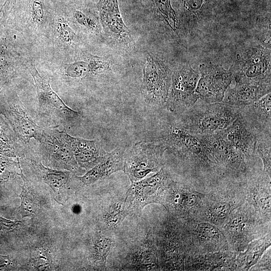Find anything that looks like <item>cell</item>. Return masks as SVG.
Segmentation results:
<instances>
[{
    "mask_svg": "<svg viewBox=\"0 0 271 271\" xmlns=\"http://www.w3.org/2000/svg\"><path fill=\"white\" fill-rule=\"evenodd\" d=\"M229 249L244 251L252 241L271 232V220L256 212L246 201L236 208L220 228Z\"/></svg>",
    "mask_w": 271,
    "mask_h": 271,
    "instance_id": "obj_1",
    "label": "cell"
},
{
    "mask_svg": "<svg viewBox=\"0 0 271 271\" xmlns=\"http://www.w3.org/2000/svg\"><path fill=\"white\" fill-rule=\"evenodd\" d=\"M156 252L159 268L184 270V261L192 253L189 234L182 219L169 215L159 232Z\"/></svg>",
    "mask_w": 271,
    "mask_h": 271,
    "instance_id": "obj_2",
    "label": "cell"
},
{
    "mask_svg": "<svg viewBox=\"0 0 271 271\" xmlns=\"http://www.w3.org/2000/svg\"><path fill=\"white\" fill-rule=\"evenodd\" d=\"M239 110L222 102L196 103L181 114L179 122L195 136L216 133L228 127L235 119Z\"/></svg>",
    "mask_w": 271,
    "mask_h": 271,
    "instance_id": "obj_3",
    "label": "cell"
},
{
    "mask_svg": "<svg viewBox=\"0 0 271 271\" xmlns=\"http://www.w3.org/2000/svg\"><path fill=\"white\" fill-rule=\"evenodd\" d=\"M197 136L203 153L214 171L228 173L237 178L253 172L251 164L219 132Z\"/></svg>",
    "mask_w": 271,
    "mask_h": 271,
    "instance_id": "obj_4",
    "label": "cell"
},
{
    "mask_svg": "<svg viewBox=\"0 0 271 271\" xmlns=\"http://www.w3.org/2000/svg\"><path fill=\"white\" fill-rule=\"evenodd\" d=\"M244 202L239 181L225 182L205 194L194 218L209 222L220 228L232 213Z\"/></svg>",
    "mask_w": 271,
    "mask_h": 271,
    "instance_id": "obj_5",
    "label": "cell"
},
{
    "mask_svg": "<svg viewBox=\"0 0 271 271\" xmlns=\"http://www.w3.org/2000/svg\"><path fill=\"white\" fill-rule=\"evenodd\" d=\"M235 84L271 82L270 47L260 42L236 55L230 69Z\"/></svg>",
    "mask_w": 271,
    "mask_h": 271,
    "instance_id": "obj_6",
    "label": "cell"
},
{
    "mask_svg": "<svg viewBox=\"0 0 271 271\" xmlns=\"http://www.w3.org/2000/svg\"><path fill=\"white\" fill-rule=\"evenodd\" d=\"M167 150L164 142L141 141L124 152L123 172L131 182L158 172L164 166Z\"/></svg>",
    "mask_w": 271,
    "mask_h": 271,
    "instance_id": "obj_7",
    "label": "cell"
},
{
    "mask_svg": "<svg viewBox=\"0 0 271 271\" xmlns=\"http://www.w3.org/2000/svg\"><path fill=\"white\" fill-rule=\"evenodd\" d=\"M223 0H177L183 35L192 38L205 32L221 12Z\"/></svg>",
    "mask_w": 271,
    "mask_h": 271,
    "instance_id": "obj_8",
    "label": "cell"
},
{
    "mask_svg": "<svg viewBox=\"0 0 271 271\" xmlns=\"http://www.w3.org/2000/svg\"><path fill=\"white\" fill-rule=\"evenodd\" d=\"M200 77L198 70L184 63L172 70L171 83L165 103L171 112L181 115L194 106L198 100L195 92Z\"/></svg>",
    "mask_w": 271,
    "mask_h": 271,
    "instance_id": "obj_9",
    "label": "cell"
},
{
    "mask_svg": "<svg viewBox=\"0 0 271 271\" xmlns=\"http://www.w3.org/2000/svg\"><path fill=\"white\" fill-rule=\"evenodd\" d=\"M171 180L163 167L152 176L131 183L124 199L129 212H139L151 203L164 206L167 189Z\"/></svg>",
    "mask_w": 271,
    "mask_h": 271,
    "instance_id": "obj_10",
    "label": "cell"
},
{
    "mask_svg": "<svg viewBox=\"0 0 271 271\" xmlns=\"http://www.w3.org/2000/svg\"><path fill=\"white\" fill-rule=\"evenodd\" d=\"M143 78L141 92L152 105L165 104L171 83L172 70L164 61L149 54L142 64Z\"/></svg>",
    "mask_w": 271,
    "mask_h": 271,
    "instance_id": "obj_11",
    "label": "cell"
},
{
    "mask_svg": "<svg viewBox=\"0 0 271 271\" xmlns=\"http://www.w3.org/2000/svg\"><path fill=\"white\" fill-rule=\"evenodd\" d=\"M28 70L34 82L39 109L42 114L64 124L79 117V112L67 106L52 89L50 78L40 73L35 64L31 63Z\"/></svg>",
    "mask_w": 271,
    "mask_h": 271,
    "instance_id": "obj_12",
    "label": "cell"
},
{
    "mask_svg": "<svg viewBox=\"0 0 271 271\" xmlns=\"http://www.w3.org/2000/svg\"><path fill=\"white\" fill-rule=\"evenodd\" d=\"M164 143L167 149L197 169L213 172L203 153L198 137L189 132L180 122L170 126Z\"/></svg>",
    "mask_w": 271,
    "mask_h": 271,
    "instance_id": "obj_13",
    "label": "cell"
},
{
    "mask_svg": "<svg viewBox=\"0 0 271 271\" xmlns=\"http://www.w3.org/2000/svg\"><path fill=\"white\" fill-rule=\"evenodd\" d=\"M198 71L200 77L195 90L198 97L196 103L222 102L226 90L232 82L229 70L219 64L202 63L199 65Z\"/></svg>",
    "mask_w": 271,
    "mask_h": 271,
    "instance_id": "obj_14",
    "label": "cell"
},
{
    "mask_svg": "<svg viewBox=\"0 0 271 271\" xmlns=\"http://www.w3.org/2000/svg\"><path fill=\"white\" fill-rule=\"evenodd\" d=\"M205 195L189 185L171 180L163 206L174 217L182 219L194 218Z\"/></svg>",
    "mask_w": 271,
    "mask_h": 271,
    "instance_id": "obj_15",
    "label": "cell"
},
{
    "mask_svg": "<svg viewBox=\"0 0 271 271\" xmlns=\"http://www.w3.org/2000/svg\"><path fill=\"white\" fill-rule=\"evenodd\" d=\"M69 136L64 129H44V137L39 144L42 153L52 164L75 172L78 170L79 166Z\"/></svg>",
    "mask_w": 271,
    "mask_h": 271,
    "instance_id": "obj_16",
    "label": "cell"
},
{
    "mask_svg": "<svg viewBox=\"0 0 271 271\" xmlns=\"http://www.w3.org/2000/svg\"><path fill=\"white\" fill-rule=\"evenodd\" d=\"M184 220L191 243V254L229 250L225 237L215 225L196 218Z\"/></svg>",
    "mask_w": 271,
    "mask_h": 271,
    "instance_id": "obj_17",
    "label": "cell"
},
{
    "mask_svg": "<svg viewBox=\"0 0 271 271\" xmlns=\"http://www.w3.org/2000/svg\"><path fill=\"white\" fill-rule=\"evenodd\" d=\"M240 180L245 201L256 212L271 220L270 177L262 170L252 172Z\"/></svg>",
    "mask_w": 271,
    "mask_h": 271,
    "instance_id": "obj_18",
    "label": "cell"
},
{
    "mask_svg": "<svg viewBox=\"0 0 271 271\" xmlns=\"http://www.w3.org/2000/svg\"><path fill=\"white\" fill-rule=\"evenodd\" d=\"M98 10L102 26L112 39L126 48H134L133 40L120 13L118 0H99Z\"/></svg>",
    "mask_w": 271,
    "mask_h": 271,
    "instance_id": "obj_19",
    "label": "cell"
},
{
    "mask_svg": "<svg viewBox=\"0 0 271 271\" xmlns=\"http://www.w3.org/2000/svg\"><path fill=\"white\" fill-rule=\"evenodd\" d=\"M232 146L240 152L252 164L256 150L257 134L239 112L233 122L219 132Z\"/></svg>",
    "mask_w": 271,
    "mask_h": 271,
    "instance_id": "obj_20",
    "label": "cell"
},
{
    "mask_svg": "<svg viewBox=\"0 0 271 271\" xmlns=\"http://www.w3.org/2000/svg\"><path fill=\"white\" fill-rule=\"evenodd\" d=\"M237 253L230 250L192 253L185 259V270H236Z\"/></svg>",
    "mask_w": 271,
    "mask_h": 271,
    "instance_id": "obj_21",
    "label": "cell"
},
{
    "mask_svg": "<svg viewBox=\"0 0 271 271\" xmlns=\"http://www.w3.org/2000/svg\"><path fill=\"white\" fill-rule=\"evenodd\" d=\"M9 114L15 131L22 143H29L31 139H35L39 143L41 141L45 128L34 121L16 94Z\"/></svg>",
    "mask_w": 271,
    "mask_h": 271,
    "instance_id": "obj_22",
    "label": "cell"
},
{
    "mask_svg": "<svg viewBox=\"0 0 271 271\" xmlns=\"http://www.w3.org/2000/svg\"><path fill=\"white\" fill-rule=\"evenodd\" d=\"M270 91L271 82L235 84L233 87H228L222 102L240 109Z\"/></svg>",
    "mask_w": 271,
    "mask_h": 271,
    "instance_id": "obj_23",
    "label": "cell"
},
{
    "mask_svg": "<svg viewBox=\"0 0 271 271\" xmlns=\"http://www.w3.org/2000/svg\"><path fill=\"white\" fill-rule=\"evenodd\" d=\"M239 111L257 135L270 133V92L240 109Z\"/></svg>",
    "mask_w": 271,
    "mask_h": 271,
    "instance_id": "obj_24",
    "label": "cell"
},
{
    "mask_svg": "<svg viewBox=\"0 0 271 271\" xmlns=\"http://www.w3.org/2000/svg\"><path fill=\"white\" fill-rule=\"evenodd\" d=\"M69 139L75 160L81 168L90 170L108 153L95 140L73 137L70 134Z\"/></svg>",
    "mask_w": 271,
    "mask_h": 271,
    "instance_id": "obj_25",
    "label": "cell"
},
{
    "mask_svg": "<svg viewBox=\"0 0 271 271\" xmlns=\"http://www.w3.org/2000/svg\"><path fill=\"white\" fill-rule=\"evenodd\" d=\"M124 151L117 148L108 153L105 158L91 168L82 177L78 178L85 185H89L96 181L106 178L119 171H123Z\"/></svg>",
    "mask_w": 271,
    "mask_h": 271,
    "instance_id": "obj_26",
    "label": "cell"
},
{
    "mask_svg": "<svg viewBox=\"0 0 271 271\" xmlns=\"http://www.w3.org/2000/svg\"><path fill=\"white\" fill-rule=\"evenodd\" d=\"M270 244L271 232L250 242L244 251L236 254V270H249L270 247Z\"/></svg>",
    "mask_w": 271,
    "mask_h": 271,
    "instance_id": "obj_27",
    "label": "cell"
},
{
    "mask_svg": "<svg viewBox=\"0 0 271 271\" xmlns=\"http://www.w3.org/2000/svg\"><path fill=\"white\" fill-rule=\"evenodd\" d=\"M156 10L165 24L175 34L183 35L180 17L172 0H153Z\"/></svg>",
    "mask_w": 271,
    "mask_h": 271,
    "instance_id": "obj_28",
    "label": "cell"
},
{
    "mask_svg": "<svg viewBox=\"0 0 271 271\" xmlns=\"http://www.w3.org/2000/svg\"><path fill=\"white\" fill-rule=\"evenodd\" d=\"M19 166L21 171L20 175L23 181L22 191L20 196L21 198V203L19 207V211L23 217L33 216L35 215L36 211V203L34 191L23 174L19 163Z\"/></svg>",
    "mask_w": 271,
    "mask_h": 271,
    "instance_id": "obj_29",
    "label": "cell"
},
{
    "mask_svg": "<svg viewBox=\"0 0 271 271\" xmlns=\"http://www.w3.org/2000/svg\"><path fill=\"white\" fill-rule=\"evenodd\" d=\"M13 55L5 39H0V91L14 71Z\"/></svg>",
    "mask_w": 271,
    "mask_h": 271,
    "instance_id": "obj_30",
    "label": "cell"
},
{
    "mask_svg": "<svg viewBox=\"0 0 271 271\" xmlns=\"http://www.w3.org/2000/svg\"><path fill=\"white\" fill-rule=\"evenodd\" d=\"M44 180L52 189H57L65 184L68 180V173L45 167L40 162L32 161Z\"/></svg>",
    "mask_w": 271,
    "mask_h": 271,
    "instance_id": "obj_31",
    "label": "cell"
},
{
    "mask_svg": "<svg viewBox=\"0 0 271 271\" xmlns=\"http://www.w3.org/2000/svg\"><path fill=\"white\" fill-rule=\"evenodd\" d=\"M128 213L129 211L124 201L114 202L107 208L103 215V219L107 226L115 228L123 220Z\"/></svg>",
    "mask_w": 271,
    "mask_h": 271,
    "instance_id": "obj_32",
    "label": "cell"
},
{
    "mask_svg": "<svg viewBox=\"0 0 271 271\" xmlns=\"http://www.w3.org/2000/svg\"><path fill=\"white\" fill-rule=\"evenodd\" d=\"M257 137L256 150L263 164V171L271 176L270 134H263Z\"/></svg>",
    "mask_w": 271,
    "mask_h": 271,
    "instance_id": "obj_33",
    "label": "cell"
},
{
    "mask_svg": "<svg viewBox=\"0 0 271 271\" xmlns=\"http://www.w3.org/2000/svg\"><path fill=\"white\" fill-rule=\"evenodd\" d=\"M93 255L97 264L103 266L106 263L107 256L113 246L112 239L104 235L97 236L94 243Z\"/></svg>",
    "mask_w": 271,
    "mask_h": 271,
    "instance_id": "obj_34",
    "label": "cell"
},
{
    "mask_svg": "<svg viewBox=\"0 0 271 271\" xmlns=\"http://www.w3.org/2000/svg\"><path fill=\"white\" fill-rule=\"evenodd\" d=\"M55 26L58 38L61 42L65 44L70 45L75 41V33L64 17H58Z\"/></svg>",
    "mask_w": 271,
    "mask_h": 271,
    "instance_id": "obj_35",
    "label": "cell"
},
{
    "mask_svg": "<svg viewBox=\"0 0 271 271\" xmlns=\"http://www.w3.org/2000/svg\"><path fill=\"white\" fill-rule=\"evenodd\" d=\"M64 73L67 77L73 79L83 78L91 76L89 64L85 61H78L66 64Z\"/></svg>",
    "mask_w": 271,
    "mask_h": 271,
    "instance_id": "obj_36",
    "label": "cell"
},
{
    "mask_svg": "<svg viewBox=\"0 0 271 271\" xmlns=\"http://www.w3.org/2000/svg\"><path fill=\"white\" fill-rule=\"evenodd\" d=\"M256 30L258 42L264 45L270 47V17L266 18H258L257 20Z\"/></svg>",
    "mask_w": 271,
    "mask_h": 271,
    "instance_id": "obj_37",
    "label": "cell"
},
{
    "mask_svg": "<svg viewBox=\"0 0 271 271\" xmlns=\"http://www.w3.org/2000/svg\"><path fill=\"white\" fill-rule=\"evenodd\" d=\"M87 57L91 76L102 74L110 69L109 62L103 58L92 54L88 55Z\"/></svg>",
    "mask_w": 271,
    "mask_h": 271,
    "instance_id": "obj_38",
    "label": "cell"
},
{
    "mask_svg": "<svg viewBox=\"0 0 271 271\" xmlns=\"http://www.w3.org/2000/svg\"><path fill=\"white\" fill-rule=\"evenodd\" d=\"M29 6L32 21L37 25L42 24L46 12L44 0H30Z\"/></svg>",
    "mask_w": 271,
    "mask_h": 271,
    "instance_id": "obj_39",
    "label": "cell"
},
{
    "mask_svg": "<svg viewBox=\"0 0 271 271\" xmlns=\"http://www.w3.org/2000/svg\"><path fill=\"white\" fill-rule=\"evenodd\" d=\"M73 15L76 21L81 26L94 33L98 34L100 32L99 24L94 18L88 16L78 10H75Z\"/></svg>",
    "mask_w": 271,
    "mask_h": 271,
    "instance_id": "obj_40",
    "label": "cell"
},
{
    "mask_svg": "<svg viewBox=\"0 0 271 271\" xmlns=\"http://www.w3.org/2000/svg\"><path fill=\"white\" fill-rule=\"evenodd\" d=\"M270 247H269L249 270H270Z\"/></svg>",
    "mask_w": 271,
    "mask_h": 271,
    "instance_id": "obj_41",
    "label": "cell"
},
{
    "mask_svg": "<svg viewBox=\"0 0 271 271\" xmlns=\"http://www.w3.org/2000/svg\"><path fill=\"white\" fill-rule=\"evenodd\" d=\"M17 0H5L0 8L2 19L5 22L16 6Z\"/></svg>",
    "mask_w": 271,
    "mask_h": 271,
    "instance_id": "obj_42",
    "label": "cell"
},
{
    "mask_svg": "<svg viewBox=\"0 0 271 271\" xmlns=\"http://www.w3.org/2000/svg\"><path fill=\"white\" fill-rule=\"evenodd\" d=\"M21 224V221H11L0 217V230L14 229Z\"/></svg>",
    "mask_w": 271,
    "mask_h": 271,
    "instance_id": "obj_43",
    "label": "cell"
},
{
    "mask_svg": "<svg viewBox=\"0 0 271 271\" xmlns=\"http://www.w3.org/2000/svg\"><path fill=\"white\" fill-rule=\"evenodd\" d=\"M0 147L3 150L9 151L10 154H12L13 152H11L12 148L10 144L8 142V140H5L4 138V133L3 129L0 126Z\"/></svg>",
    "mask_w": 271,
    "mask_h": 271,
    "instance_id": "obj_44",
    "label": "cell"
},
{
    "mask_svg": "<svg viewBox=\"0 0 271 271\" xmlns=\"http://www.w3.org/2000/svg\"><path fill=\"white\" fill-rule=\"evenodd\" d=\"M4 23L2 17H0V39L4 33Z\"/></svg>",
    "mask_w": 271,
    "mask_h": 271,
    "instance_id": "obj_45",
    "label": "cell"
},
{
    "mask_svg": "<svg viewBox=\"0 0 271 271\" xmlns=\"http://www.w3.org/2000/svg\"><path fill=\"white\" fill-rule=\"evenodd\" d=\"M0 3H1V2H0Z\"/></svg>",
    "mask_w": 271,
    "mask_h": 271,
    "instance_id": "obj_46",
    "label": "cell"
}]
</instances>
